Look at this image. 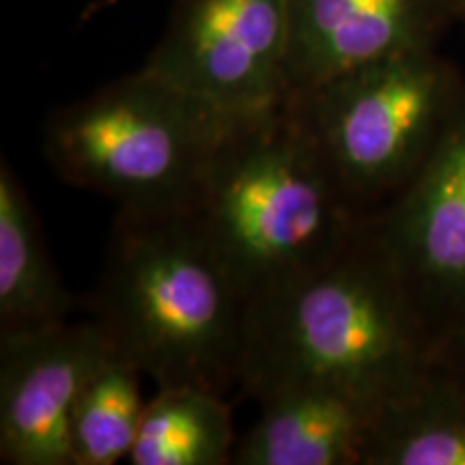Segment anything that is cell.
I'll use <instances>...</instances> for the list:
<instances>
[{
	"instance_id": "obj_10",
	"label": "cell",
	"mask_w": 465,
	"mask_h": 465,
	"mask_svg": "<svg viewBox=\"0 0 465 465\" xmlns=\"http://www.w3.org/2000/svg\"><path fill=\"white\" fill-rule=\"evenodd\" d=\"M261 403L257 424L237 441V465H362L380 405L325 383L284 388Z\"/></svg>"
},
{
	"instance_id": "obj_4",
	"label": "cell",
	"mask_w": 465,
	"mask_h": 465,
	"mask_svg": "<svg viewBox=\"0 0 465 465\" xmlns=\"http://www.w3.org/2000/svg\"><path fill=\"white\" fill-rule=\"evenodd\" d=\"M237 121L143 67L56 108L44 155L58 177L124 212L190 209Z\"/></svg>"
},
{
	"instance_id": "obj_8",
	"label": "cell",
	"mask_w": 465,
	"mask_h": 465,
	"mask_svg": "<svg viewBox=\"0 0 465 465\" xmlns=\"http://www.w3.org/2000/svg\"><path fill=\"white\" fill-rule=\"evenodd\" d=\"M113 349L95 319L0 336V461L72 465L74 405Z\"/></svg>"
},
{
	"instance_id": "obj_6",
	"label": "cell",
	"mask_w": 465,
	"mask_h": 465,
	"mask_svg": "<svg viewBox=\"0 0 465 465\" xmlns=\"http://www.w3.org/2000/svg\"><path fill=\"white\" fill-rule=\"evenodd\" d=\"M291 0H177L144 69L220 113L250 119L289 102Z\"/></svg>"
},
{
	"instance_id": "obj_12",
	"label": "cell",
	"mask_w": 465,
	"mask_h": 465,
	"mask_svg": "<svg viewBox=\"0 0 465 465\" xmlns=\"http://www.w3.org/2000/svg\"><path fill=\"white\" fill-rule=\"evenodd\" d=\"M362 465H465V388L435 364L381 403Z\"/></svg>"
},
{
	"instance_id": "obj_14",
	"label": "cell",
	"mask_w": 465,
	"mask_h": 465,
	"mask_svg": "<svg viewBox=\"0 0 465 465\" xmlns=\"http://www.w3.org/2000/svg\"><path fill=\"white\" fill-rule=\"evenodd\" d=\"M143 371L116 349L104 360L75 401L69 420L72 465L127 461L141 431Z\"/></svg>"
},
{
	"instance_id": "obj_7",
	"label": "cell",
	"mask_w": 465,
	"mask_h": 465,
	"mask_svg": "<svg viewBox=\"0 0 465 465\" xmlns=\"http://www.w3.org/2000/svg\"><path fill=\"white\" fill-rule=\"evenodd\" d=\"M364 220L440 345L465 319V86L420 171Z\"/></svg>"
},
{
	"instance_id": "obj_9",
	"label": "cell",
	"mask_w": 465,
	"mask_h": 465,
	"mask_svg": "<svg viewBox=\"0 0 465 465\" xmlns=\"http://www.w3.org/2000/svg\"><path fill=\"white\" fill-rule=\"evenodd\" d=\"M452 22L449 0H291V86L438 45Z\"/></svg>"
},
{
	"instance_id": "obj_2",
	"label": "cell",
	"mask_w": 465,
	"mask_h": 465,
	"mask_svg": "<svg viewBox=\"0 0 465 465\" xmlns=\"http://www.w3.org/2000/svg\"><path fill=\"white\" fill-rule=\"evenodd\" d=\"M89 306L158 388H240L250 302L192 207L119 209Z\"/></svg>"
},
{
	"instance_id": "obj_15",
	"label": "cell",
	"mask_w": 465,
	"mask_h": 465,
	"mask_svg": "<svg viewBox=\"0 0 465 465\" xmlns=\"http://www.w3.org/2000/svg\"><path fill=\"white\" fill-rule=\"evenodd\" d=\"M435 364L465 388V319L440 341Z\"/></svg>"
},
{
	"instance_id": "obj_3",
	"label": "cell",
	"mask_w": 465,
	"mask_h": 465,
	"mask_svg": "<svg viewBox=\"0 0 465 465\" xmlns=\"http://www.w3.org/2000/svg\"><path fill=\"white\" fill-rule=\"evenodd\" d=\"M192 209L250 304L332 259L362 220L287 104L232 125Z\"/></svg>"
},
{
	"instance_id": "obj_5",
	"label": "cell",
	"mask_w": 465,
	"mask_h": 465,
	"mask_svg": "<svg viewBox=\"0 0 465 465\" xmlns=\"http://www.w3.org/2000/svg\"><path fill=\"white\" fill-rule=\"evenodd\" d=\"M465 86L438 45L349 69L291 93L287 110L347 205H388L420 171Z\"/></svg>"
},
{
	"instance_id": "obj_16",
	"label": "cell",
	"mask_w": 465,
	"mask_h": 465,
	"mask_svg": "<svg viewBox=\"0 0 465 465\" xmlns=\"http://www.w3.org/2000/svg\"><path fill=\"white\" fill-rule=\"evenodd\" d=\"M452 15L457 22H465V0H449Z\"/></svg>"
},
{
	"instance_id": "obj_11",
	"label": "cell",
	"mask_w": 465,
	"mask_h": 465,
	"mask_svg": "<svg viewBox=\"0 0 465 465\" xmlns=\"http://www.w3.org/2000/svg\"><path fill=\"white\" fill-rule=\"evenodd\" d=\"M75 306L45 246L25 185L0 164V336L65 323Z\"/></svg>"
},
{
	"instance_id": "obj_1",
	"label": "cell",
	"mask_w": 465,
	"mask_h": 465,
	"mask_svg": "<svg viewBox=\"0 0 465 465\" xmlns=\"http://www.w3.org/2000/svg\"><path fill=\"white\" fill-rule=\"evenodd\" d=\"M438 339L362 216L345 246L250 304L240 391L325 383L381 405L435 366Z\"/></svg>"
},
{
	"instance_id": "obj_13",
	"label": "cell",
	"mask_w": 465,
	"mask_h": 465,
	"mask_svg": "<svg viewBox=\"0 0 465 465\" xmlns=\"http://www.w3.org/2000/svg\"><path fill=\"white\" fill-rule=\"evenodd\" d=\"M231 407L203 388H158L144 407L132 465H224L235 455Z\"/></svg>"
}]
</instances>
